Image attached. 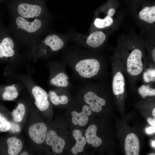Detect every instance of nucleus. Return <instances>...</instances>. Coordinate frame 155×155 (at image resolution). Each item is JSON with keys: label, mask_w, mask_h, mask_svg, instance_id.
<instances>
[{"label": "nucleus", "mask_w": 155, "mask_h": 155, "mask_svg": "<svg viewBox=\"0 0 155 155\" xmlns=\"http://www.w3.org/2000/svg\"><path fill=\"white\" fill-rule=\"evenodd\" d=\"M64 62L68 65L74 76L83 81L96 80L101 82L104 76L105 61L94 57L68 59Z\"/></svg>", "instance_id": "nucleus-1"}, {"label": "nucleus", "mask_w": 155, "mask_h": 155, "mask_svg": "<svg viewBox=\"0 0 155 155\" xmlns=\"http://www.w3.org/2000/svg\"><path fill=\"white\" fill-rule=\"evenodd\" d=\"M143 54L138 48L133 49L123 61V67L129 77L135 78L140 75L144 69Z\"/></svg>", "instance_id": "nucleus-2"}, {"label": "nucleus", "mask_w": 155, "mask_h": 155, "mask_svg": "<svg viewBox=\"0 0 155 155\" xmlns=\"http://www.w3.org/2000/svg\"><path fill=\"white\" fill-rule=\"evenodd\" d=\"M65 65L64 62L56 64L50 79L49 82L51 84L63 88H68L71 85L69 77L66 72Z\"/></svg>", "instance_id": "nucleus-3"}, {"label": "nucleus", "mask_w": 155, "mask_h": 155, "mask_svg": "<svg viewBox=\"0 0 155 155\" xmlns=\"http://www.w3.org/2000/svg\"><path fill=\"white\" fill-rule=\"evenodd\" d=\"M83 82L89 90L84 94L83 98L84 102L89 105L92 111L96 112H100L102 110V106L106 104L105 99L91 90L87 81H83Z\"/></svg>", "instance_id": "nucleus-4"}, {"label": "nucleus", "mask_w": 155, "mask_h": 155, "mask_svg": "<svg viewBox=\"0 0 155 155\" xmlns=\"http://www.w3.org/2000/svg\"><path fill=\"white\" fill-rule=\"evenodd\" d=\"M46 125L43 122L35 123L28 129V133L31 139L35 143L40 144L45 140L47 133Z\"/></svg>", "instance_id": "nucleus-5"}, {"label": "nucleus", "mask_w": 155, "mask_h": 155, "mask_svg": "<svg viewBox=\"0 0 155 155\" xmlns=\"http://www.w3.org/2000/svg\"><path fill=\"white\" fill-rule=\"evenodd\" d=\"M32 94L34 98V103L37 108L40 111L46 110L49 106L48 100V94L42 88L39 86H34L32 90Z\"/></svg>", "instance_id": "nucleus-6"}, {"label": "nucleus", "mask_w": 155, "mask_h": 155, "mask_svg": "<svg viewBox=\"0 0 155 155\" xmlns=\"http://www.w3.org/2000/svg\"><path fill=\"white\" fill-rule=\"evenodd\" d=\"M45 140L46 144L51 146L53 151L55 153H60L63 151L65 144V141L59 136L55 131H49Z\"/></svg>", "instance_id": "nucleus-7"}, {"label": "nucleus", "mask_w": 155, "mask_h": 155, "mask_svg": "<svg viewBox=\"0 0 155 155\" xmlns=\"http://www.w3.org/2000/svg\"><path fill=\"white\" fill-rule=\"evenodd\" d=\"M124 148L127 155H139L140 149V142L135 134L131 133L127 135L125 142Z\"/></svg>", "instance_id": "nucleus-8"}, {"label": "nucleus", "mask_w": 155, "mask_h": 155, "mask_svg": "<svg viewBox=\"0 0 155 155\" xmlns=\"http://www.w3.org/2000/svg\"><path fill=\"white\" fill-rule=\"evenodd\" d=\"M92 114V110L90 106L87 105H84L81 112L78 113L75 111H73L71 114L72 116V122L75 125H79L81 126H84L87 123L88 120V116Z\"/></svg>", "instance_id": "nucleus-9"}, {"label": "nucleus", "mask_w": 155, "mask_h": 155, "mask_svg": "<svg viewBox=\"0 0 155 155\" xmlns=\"http://www.w3.org/2000/svg\"><path fill=\"white\" fill-rule=\"evenodd\" d=\"M42 9L40 7L26 3L20 4L18 7L19 14L23 17L33 18L39 16L40 14Z\"/></svg>", "instance_id": "nucleus-10"}, {"label": "nucleus", "mask_w": 155, "mask_h": 155, "mask_svg": "<svg viewBox=\"0 0 155 155\" xmlns=\"http://www.w3.org/2000/svg\"><path fill=\"white\" fill-rule=\"evenodd\" d=\"M112 89L113 94L118 95L123 94L125 90V79L124 75L121 71L115 73L113 78Z\"/></svg>", "instance_id": "nucleus-11"}, {"label": "nucleus", "mask_w": 155, "mask_h": 155, "mask_svg": "<svg viewBox=\"0 0 155 155\" xmlns=\"http://www.w3.org/2000/svg\"><path fill=\"white\" fill-rule=\"evenodd\" d=\"M16 22L17 25L19 28L29 33L35 32L42 25L41 21L38 19L30 22L22 16L18 17Z\"/></svg>", "instance_id": "nucleus-12"}, {"label": "nucleus", "mask_w": 155, "mask_h": 155, "mask_svg": "<svg viewBox=\"0 0 155 155\" xmlns=\"http://www.w3.org/2000/svg\"><path fill=\"white\" fill-rule=\"evenodd\" d=\"M96 126L94 124L90 125L86 129L85 135L87 142L94 147H98L102 144L101 139L96 135Z\"/></svg>", "instance_id": "nucleus-13"}, {"label": "nucleus", "mask_w": 155, "mask_h": 155, "mask_svg": "<svg viewBox=\"0 0 155 155\" xmlns=\"http://www.w3.org/2000/svg\"><path fill=\"white\" fill-rule=\"evenodd\" d=\"M14 44L10 38H4L0 43V58L13 56L14 54Z\"/></svg>", "instance_id": "nucleus-14"}, {"label": "nucleus", "mask_w": 155, "mask_h": 155, "mask_svg": "<svg viewBox=\"0 0 155 155\" xmlns=\"http://www.w3.org/2000/svg\"><path fill=\"white\" fill-rule=\"evenodd\" d=\"M105 34L102 32L97 31L91 34L86 41L87 45L92 48L100 46L104 42L106 39Z\"/></svg>", "instance_id": "nucleus-15"}, {"label": "nucleus", "mask_w": 155, "mask_h": 155, "mask_svg": "<svg viewBox=\"0 0 155 155\" xmlns=\"http://www.w3.org/2000/svg\"><path fill=\"white\" fill-rule=\"evenodd\" d=\"M72 134L76 142L72 148L71 151L73 154L76 155L78 152H81L83 151L84 147L87 142L86 138L82 136L81 131L79 130H75L73 131Z\"/></svg>", "instance_id": "nucleus-16"}, {"label": "nucleus", "mask_w": 155, "mask_h": 155, "mask_svg": "<svg viewBox=\"0 0 155 155\" xmlns=\"http://www.w3.org/2000/svg\"><path fill=\"white\" fill-rule=\"evenodd\" d=\"M8 153L10 155H18L22 150V143L21 140L16 137H11L7 140Z\"/></svg>", "instance_id": "nucleus-17"}, {"label": "nucleus", "mask_w": 155, "mask_h": 155, "mask_svg": "<svg viewBox=\"0 0 155 155\" xmlns=\"http://www.w3.org/2000/svg\"><path fill=\"white\" fill-rule=\"evenodd\" d=\"M44 43L54 51L60 50L64 45L62 40L56 35H50L47 36L45 39Z\"/></svg>", "instance_id": "nucleus-18"}, {"label": "nucleus", "mask_w": 155, "mask_h": 155, "mask_svg": "<svg viewBox=\"0 0 155 155\" xmlns=\"http://www.w3.org/2000/svg\"><path fill=\"white\" fill-rule=\"evenodd\" d=\"M139 18L150 24L155 21V6L146 7L143 8L139 13Z\"/></svg>", "instance_id": "nucleus-19"}, {"label": "nucleus", "mask_w": 155, "mask_h": 155, "mask_svg": "<svg viewBox=\"0 0 155 155\" xmlns=\"http://www.w3.org/2000/svg\"><path fill=\"white\" fill-rule=\"evenodd\" d=\"M49 96L51 102L55 105L67 104L69 101V98L65 95H58L56 92L53 90L49 92Z\"/></svg>", "instance_id": "nucleus-20"}, {"label": "nucleus", "mask_w": 155, "mask_h": 155, "mask_svg": "<svg viewBox=\"0 0 155 155\" xmlns=\"http://www.w3.org/2000/svg\"><path fill=\"white\" fill-rule=\"evenodd\" d=\"M18 93L15 87L13 85L6 86L2 94V98L5 100H13L18 96Z\"/></svg>", "instance_id": "nucleus-21"}, {"label": "nucleus", "mask_w": 155, "mask_h": 155, "mask_svg": "<svg viewBox=\"0 0 155 155\" xmlns=\"http://www.w3.org/2000/svg\"><path fill=\"white\" fill-rule=\"evenodd\" d=\"M26 112L24 105L22 103H19L16 108L13 110L11 113L13 119L17 122H21L23 119Z\"/></svg>", "instance_id": "nucleus-22"}, {"label": "nucleus", "mask_w": 155, "mask_h": 155, "mask_svg": "<svg viewBox=\"0 0 155 155\" xmlns=\"http://www.w3.org/2000/svg\"><path fill=\"white\" fill-rule=\"evenodd\" d=\"M138 92L144 98L148 96H155V89L152 88L149 85H142L138 88Z\"/></svg>", "instance_id": "nucleus-23"}, {"label": "nucleus", "mask_w": 155, "mask_h": 155, "mask_svg": "<svg viewBox=\"0 0 155 155\" xmlns=\"http://www.w3.org/2000/svg\"><path fill=\"white\" fill-rule=\"evenodd\" d=\"M113 18L107 16L104 19L96 18L95 20L94 24L99 28H103L111 26L113 23Z\"/></svg>", "instance_id": "nucleus-24"}, {"label": "nucleus", "mask_w": 155, "mask_h": 155, "mask_svg": "<svg viewBox=\"0 0 155 155\" xmlns=\"http://www.w3.org/2000/svg\"><path fill=\"white\" fill-rule=\"evenodd\" d=\"M143 79L146 83L155 81V69L149 68L144 71L142 74Z\"/></svg>", "instance_id": "nucleus-25"}, {"label": "nucleus", "mask_w": 155, "mask_h": 155, "mask_svg": "<svg viewBox=\"0 0 155 155\" xmlns=\"http://www.w3.org/2000/svg\"><path fill=\"white\" fill-rule=\"evenodd\" d=\"M11 127L10 123L5 117L0 113V131H7L9 130Z\"/></svg>", "instance_id": "nucleus-26"}, {"label": "nucleus", "mask_w": 155, "mask_h": 155, "mask_svg": "<svg viewBox=\"0 0 155 155\" xmlns=\"http://www.w3.org/2000/svg\"><path fill=\"white\" fill-rule=\"evenodd\" d=\"M155 127H150L146 129V132L148 134H151L155 132Z\"/></svg>", "instance_id": "nucleus-27"}, {"label": "nucleus", "mask_w": 155, "mask_h": 155, "mask_svg": "<svg viewBox=\"0 0 155 155\" xmlns=\"http://www.w3.org/2000/svg\"><path fill=\"white\" fill-rule=\"evenodd\" d=\"M147 121L148 123L153 126L155 127V119L149 117L147 119Z\"/></svg>", "instance_id": "nucleus-28"}, {"label": "nucleus", "mask_w": 155, "mask_h": 155, "mask_svg": "<svg viewBox=\"0 0 155 155\" xmlns=\"http://www.w3.org/2000/svg\"><path fill=\"white\" fill-rule=\"evenodd\" d=\"M115 10L113 8L110 9L108 12L107 16L111 17L113 16L115 14Z\"/></svg>", "instance_id": "nucleus-29"}, {"label": "nucleus", "mask_w": 155, "mask_h": 155, "mask_svg": "<svg viewBox=\"0 0 155 155\" xmlns=\"http://www.w3.org/2000/svg\"><path fill=\"white\" fill-rule=\"evenodd\" d=\"M151 55L153 61L155 62V49H154L151 52Z\"/></svg>", "instance_id": "nucleus-30"}, {"label": "nucleus", "mask_w": 155, "mask_h": 155, "mask_svg": "<svg viewBox=\"0 0 155 155\" xmlns=\"http://www.w3.org/2000/svg\"><path fill=\"white\" fill-rule=\"evenodd\" d=\"M28 155L29 154L26 151H23L20 154V155Z\"/></svg>", "instance_id": "nucleus-31"}, {"label": "nucleus", "mask_w": 155, "mask_h": 155, "mask_svg": "<svg viewBox=\"0 0 155 155\" xmlns=\"http://www.w3.org/2000/svg\"><path fill=\"white\" fill-rule=\"evenodd\" d=\"M152 146L155 148V141H153L152 142Z\"/></svg>", "instance_id": "nucleus-32"}, {"label": "nucleus", "mask_w": 155, "mask_h": 155, "mask_svg": "<svg viewBox=\"0 0 155 155\" xmlns=\"http://www.w3.org/2000/svg\"><path fill=\"white\" fill-rule=\"evenodd\" d=\"M152 114L153 116L154 117H155V108H154L153 111H152Z\"/></svg>", "instance_id": "nucleus-33"}]
</instances>
